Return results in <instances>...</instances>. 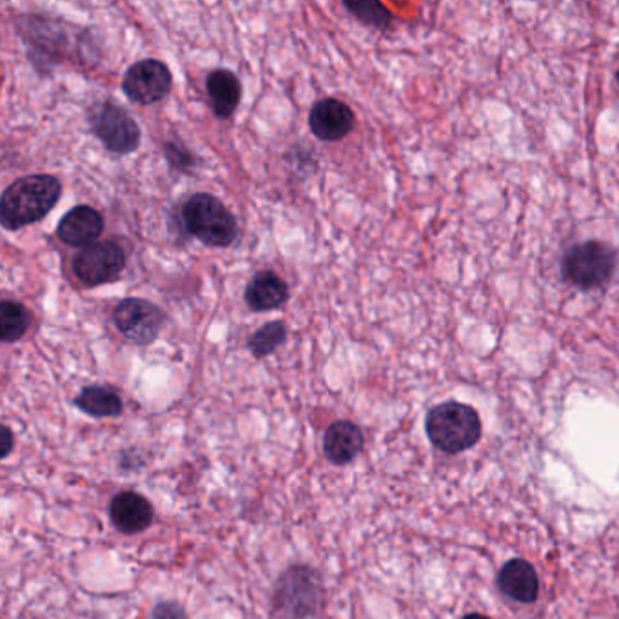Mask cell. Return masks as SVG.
Instances as JSON below:
<instances>
[{
	"label": "cell",
	"instance_id": "6da1fadb",
	"mask_svg": "<svg viewBox=\"0 0 619 619\" xmlns=\"http://www.w3.org/2000/svg\"><path fill=\"white\" fill-rule=\"evenodd\" d=\"M62 195V184L53 174H29L15 180L0 198V222L5 231L32 226L48 217Z\"/></svg>",
	"mask_w": 619,
	"mask_h": 619
},
{
	"label": "cell",
	"instance_id": "7a4b0ae2",
	"mask_svg": "<svg viewBox=\"0 0 619 619\" xmlns=\"http://www.w3.org/2000/svg\"><path fill=\"white\" fill-rule=\"evenodd\" d=\"M425 429L433 446L449 454L468 451L482 438L478 413L458 402L441 403L430 409Z\"/></svg>",
	"mask_w": 619,
	"mask_h": 619
},
{
	"label": "cell",
	"instance_id": "3957f363",
	"mask_svg": "<svg viewBox=\"0 0 619 619\" xmlns=\"http://www.w3.org/2000/svg\"><path fill=\"white\" fill-rule=\"evenodd\" d=\"M182 220L191 236L209 247H229L239 239V223L222 201L196 193L182 207Z\"/></svg>",
	"mask_w": 619,
	"mask_h": 619
},
{
	"label": "cell",
	"instance_id": "277c9868",
	"mask_svg": "<svg viewBox=\"0 0 619 619\" xmlns=\"http://www.w3.org/2000/svg\"><path fill=\"white\" fill-rule=\"evenodd\" d=\"M616 269V253L599 240H588L567 251L561 262V275L574 288L591 291L604 288Z\"/></svg>",
	"mask_w": 619,
	"mask_h": 619
},
{
	"label": "cell",
	"instance_id": "5b68a950",
	"mask_svg": "<svg viewBox=\"0 0 619 619\" xmlns=\"http://www.w3.org/2000/svg\"><path fill=\"white\" fill-rule=\"evenodd\" d=\"M89 124L108 151L130 155L141 146L142 131L135 119L111 100L100 104L93 111Z\"/></svg>",
	"mask_w": 619,
	"mask_h": 619
},
{
	"label": "cell",
	"instance_id": "8992f818",
	"mask_svg": "<svg viewBox=\"0 0 619 619\" xmlns=\"http://www.w3.org/2000/svg\"><path fill=\"white\" fill-rule=\"evenodd\" d=\"M113 324L130 342L149 345L162 331L166 315L149 300L124 299L114 307Z\"/></svg>",
	"mask_w": 619,
	"mask_h": 619
},
{
	"label": "cell",
	"instance_id": "52a82bcc",
	"mask_svg": "<svg viewBox=\"0 0 619 619\" xmlns=\"http://www.w3.org/2000/svg\"><path fill=\"white\" fill-rule=\"evenodd\" d=\"M125 269V253L113 240H102L73 258V272L87 288L113 282Z\"/></svg>",
	"mask_w": 619,
	"mask_h": 619
},
{
	"label": "cell",
	"instance_id": "ba28073f",
	"mask_svg": "<svg viewBox=\"0 0 619 619\" xmlns=\"http://www.w3.org/2000/svg\"><path fill=\"white\" fill-rule=\"evenodd\" d=\"M173 86V75L160 60L146 59L125 71L122 89L125 97L142 106H151L166 98Z\"/></svg>",
	"mask_w": 619,
	"mask_h": 619
},
{
	"label": "cell",
	"instance_id": "9c48e42d",
	"mask_svg": "<svg viewBox=\"0 0 619 619\" xmlns=\"http://www.w3.org/2000/svg\"><path fill=\"white\" fill-rule=\"evenodd\" d=\"M353 109L338 98H324L311 109L310 128L316 138L338 142L354 130Z\"/></svg>",
	"mask_w": 619,
	"mask_h": 619
},
{
	"label": "cell",
	"instance_id": "30bf717a",
	"mask_svg": "<svg viewBox=\"0 0 619 619\" xmlns=\"http://www.w3.org/2000/svg\"><path fill=\"white\" fill-rule=\"evenodd\" d=\"M104 231V218L95 207L76 206L65 213L59 226L57 236L70 247L86 250L89 245L97 244Z\"/></svg>",
	"mask_w": 619,
	"mask_h": 619
},
{
	"label": "cell",
	"instance_id": "8fae6325",
	"mask_svg": "<svg viewBox=\"0 0 619 619\" xmlns=\"http://www.w3.org/2000/svg\"><path fill=\"white\" fill-rule=\"evenodd\" d=\"M111 522L120 533L138 534L153 523V507L144 496L133 490H125L114 496L111 501Z\"/></svg>",
	"mask_w": 619,
	"mask_h": 619
},
{
	"label": "cell",
	"instance_id": "7c38bea8",
	"mask_svg": "<svg viewBox=\"0 0 619 619\" xmlns=\"http://www.w3.org/2000/svg\"><path fill=\"white\" fill-rule=\"evenodd\" d=\"M364 449V435L359 425L348 420H340L327 429L324 436V452L335 465H348Z\"/></svg>",
	"mask_w": 619,
	"mask_h": 619
},
{
	"label": "cell",
	"instance_id": "4fadbf2b",
	"mask_svg": "<svg viewBox=\"0 0 619 619\" xmlns=\"http://www.w3.org/2000/svg\"><path fill=\"white\" fill-rule=\"evenodd\" d=\"M244 300L256 313L278 310L289 300L288 283L275 271L256 272L245 288Z\"/></svg>",
	"mask_w": 619,
	"mask_h": 619
},
{
	"label": "cell",
	"instance_id": "5bb4252c",
	"mask_svg": "<svg viewBox=\"0 0 619 619\" xmlns=\"http://www.w3.org/2000/svg\"><path fill=\"white\" fill-rule=\"evenodd\" d=\"M207 95L211 100L213 113L220 120L233 117L242 100V84L231 70H215L206 78Z\"/></svg>",
	"mask_w": 619,
	"mask_h": 619
},
{
	"label": "cell",
	"instance_id": "9a60e30c",
	"mask_svg": "<svg viewBox=\"0 0 619 619\" xmlns=\"http://www.w3.org/2000/svg\"><path fill=\"white\" fill-rule=\"evenodd\" d=\"M498 585L501 593L520 604H533L538 598L539 582L534 567L525 560H511L501 567Z\"/></svg>",
	"mask_w": 619,
	"mask_h": 619
},
{
	"label": "cell",
	"instance_id": "2e32d148",
	"mask_svg": "<svg viewBox=\"0 0 619 619\" xmlns=\"http://www.w3.org/2000/svg\"><path fill=\"white\" fill-rule=\"evenodd\" d=\"M73 403L82 413L89 414L93 418H114L124 409L119 392L106 386L84 387Z\"/></svg>",
	"mask_w": 619,
	"mask_h": 619
},
{
	"label": "cell",
	"instance_id": "e0dca14e",
	"mask_svg": "<svg viewBox=\"0 0 619 619\" xmlns=\"http://www.w3.org/2000/svg\"><path fill=\"white\" fill-rule=\"evenodd\" d=\"M32 313L26 305L15 300H2L0 302V338L4 343H13L21 340L32 326Z\"/></svg>",
	"mask_w": 619,
	"mask_h": 619
},
{
	"label": "cell",
	"instance_id": "ac0fdd59",
	"mask_svg": "<svg viewBox=\"0 0 619 619\" xmlns=\"http://www.w3.org/2000/svg\"><path fill=\"white\" fill-rule=\"evenodd\" d=\"M288 340V327L283 321H269L260 329H256L250 338H247V349L255 359H266L269 354L275 353L283 342Z\"/></svg>",
	"mask_w": 619,
	"mask_h": 619
},
{
	"label": "cell",
	"instance_id": "d6986e66",
	"mask_svg": "<svg viewBox=\"0 0 619 619\" xmlns=\"http://www.w3.org/2000/svg\"><path fill=\"white\" fill-rule=\"evenodd\" d=\"M345 10L351 11L360 22H364L365 26L376 27V29H387L391 26V11L386 5L375 0H362V2H343Z\"/></svg>",
	"mask_w": 619,
	"mask_h": 619
},
{
	"label": "cell",
	"instance_id": "ffe728a7",
	"mask_svg": "<svg viewBox=\"0 0 619 619\" xmlns=\"http://www.w3.org/2000/svg\"><path fill=\"white\" fill-rule=\"evenodd\" d=\"M163 155L168 158V162L171 163V168L177 169V171H182V173H190L191 169L195 168V157L190 149H185L184 146H180L177 142H166L163 146Z\"/></svg>",
	"mask_w": 619,
	"mask_h": 619
},
{
	"label": "cell",
	"instance_id": "44dd1931",
	"mask_svg": "<svg viewBox=\"0 0 619 619\" xmlns=\"http://www.w3.org/2000/svg\"><path fill=\"white\" fill-rule=\"evenodd\" d=\"M151 619H187V616L179 604L166 602V604H158L153 609Z\"/></svg>",
	"mask_w": 619,
	"mask_h": 619
},
{
	"label": "cell",
	"instance_id": "7402d4cb",
	"mask_svg": "<svg viewBox=\"0 0 619 619\" xmlns=\"http://www.w3.org/2000/svg\"><path fill=\"white\" fill-rule=\"evenodd\" d=\"M2 438H4V451L2 458L10 457L11 449H13V435H11L10 427H2Z\"/></svg>",
	"mask_w": 619,
	"mask_h": 619
},
{
	"label": "cell",
	"instance_id": "603a6c76",
	"mask_svg": "<svg viewBox=\"0 0 619 619\" xmlns=\"http://www.w3.org/2000/svg\"><path fill=\"white\" fill-rule=\"evenodd\" d=\"M463 619H490V618H487V616L484 615H468Z\"/></svg>",
	"mask_w": 619,
	"mask_h": 619
},
{
	"label": "cell",
	"instance_id": "cb8c5ba5",
	"mask_svg": "<svg viewBox=\"0 0 619 619\" xmlns=\"http://www.w3.org/2000/svg\"><path fill=\"white\" fill-rule=\"evenodd\" d=\"M616 81H618V84H619V70H618V73H616Z\"/></svg>",
	"mask_w": 619,
	"mask_h": 619
}]
</instances>
